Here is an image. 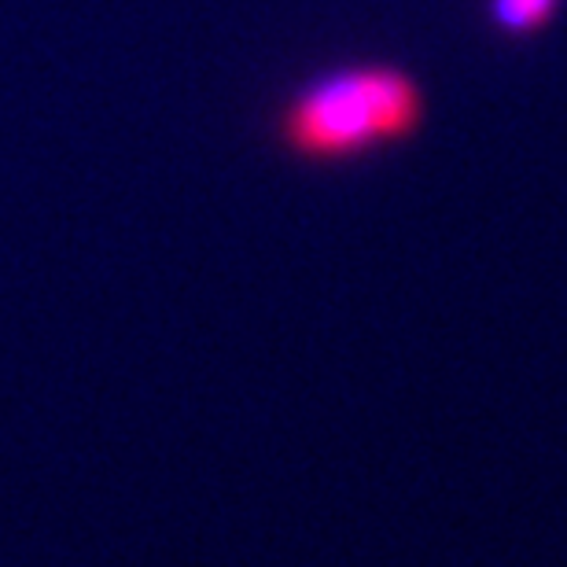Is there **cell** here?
I'll return each instance as SVG.
<instances>
[{"label":"cell","mask_w":567,"mask_h":567,"mask_svg":"<svg viewBox=\"0 0 567 567\" xmlns=\"http://www.w3.org/2000/svg\"><path fill=\"white\" fill-rule=\"evenodd\" d=\"M486 11L497 33L524 41L553 27V19L560 16V0H486Z\"/></svg>","instance_id":"cell-2"},{"label":"cell","mask_w":567,"mask_h":567,"mask_svg":"<svg viewBox=\"0 0 567 567\" xmlns=\"http://www.w3.org/2000/svg\"><path fill=\"white\" fill-rule=\"evenodd\" d=\"M427 93L399 63H347L317 74L284 100L274 137L306 166H343L424 133Z\"/></svg>","instance_id":"cell-1"}]
</instances>
